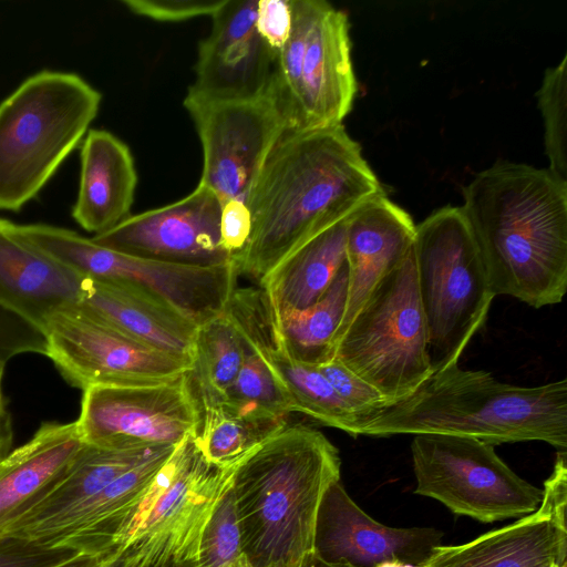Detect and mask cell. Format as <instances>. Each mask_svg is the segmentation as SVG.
<instances>
[{"mask_svg":"<svg viewBox=\"0 0 567 567\" xmlns=\"http://www.w3.org/2000/svg\"><path fill=\"white\" fill-rule=\"evenodd\" d=\"M318 368L341 400L355 414L358 426L389 405V402L380 392L338 359L332 358L318 365Z\"/></svg>","mask_w":567,"mask_h":567,"instance_id":"34","label":"cell"},{"mask_svg":"<svg viewBox=\"0 0 567 567\" xmlns=\"http://www.w3.org/2000/svg\"><path fill=\"white\" fill-rule=\"evenodd\" d=\"M161 449L115 450L85 443L61 482L0 536L38 544L71 511Z\"/></svg>","mask_w":567,"mask_h":567,"instance_id":"26","label":"cell"},{"mask_svg":"<svg viewBox=\"0 0 567 567\" xmlns=\"http://www.w3.org/2000/svg\"><path fill=\"white\" fill-rule=\"evenodd\" d=\"M175 447L161 449L114 480L64 516L38 545L117 559L120 545L138 504Z\"/></svg>","mask_w":567,"mask_h":567,"instance_id":"21","label":"cell"},{"mask_svg":"<svg viewBox=\"0 0 567 567\" xmlns=\"http://www.w3.org/2000/svg\"><path fill=\"white\" fill-rule=\"evenodd\" d=\"M415 228L411 216L385 193L365 202L348 218V296L333 346L380 281L411 252Z\"/></svg>","mask_w":567,"mask_h":567,"instance_id":"20","label":"cell"},{"mask_svg":"<svg viewBox=\"0 0 567 567\" xmlns=\"http://www.w3.org/2000/svg\"><path fill=\"white\" fill-rule=\"evenodd\" d=\"M225 0H123L133 13L161 22H181L213 17Z\"/></svg>","mask_w":567,"mask_h":567,"instance_id":"36","label":"cell"},{"mask_svg":"<svg viewBox=\"0 0 567 567\" xmlns=\"http://www.w3.org/2000/svg\"><path fill=\"white\" fill-rule=\"evenodd\" d=\"M115 560L117 559L109 556H90L78 554L52 567H105Z\"/></svg>","mask_w":567,"mask_h":567,"instance_id":"40","label":"cell"},{"mask_svg":"<svg viewBox=\"0 0 567 567\" xmlns=\"http://www.w3.org/2000/svg\"><path fill=\"white\" fill-rule=\"evenodd\" d=\"M234 466L208 463L194 434L176 445L124 534L118 558L125 567H161L182 559L229 486Z\"/></svg>","mask_w":567,"mask_h":567,"instance_id":"10","label":"cell"},{"mask_svg":"<svg viewBox=\"0 0 567 567\" xmlns=\"http://www.w3.org/2000/svg\"><path fill=\"white\" fill-rule=\"evenodd\" d=\"M83 277L23 239L0 218V307L43 332L58 312L79 303Z\"/></svg>","mask_w":567,"mask_h":567,"instance_id":"22","label":"cell"},{"mask_svg":"<svg viewBox=\"0 0 567 567\" xmlns=\"http://www.w3.org/2000/svg\"><path fill=\"white\" fill-rule=\"evenodd\" d=\"M332 358L380 392L389 405L431 377L413 249L365 300L336 341Z\"/></svg>","mask_w":567,"mask_h":567,"instance_id":"7","label":"cell"},{"mask_svg":"<svg viewBox=\"0 0 567 567\" xmlns=\"http://www.w3.org/2000/svg\"><path fill=\"white\" fill-rule=\"evenodd\" d=\"M462 193L494 296L534 308L559 303L567 290V185L547 169L501 162Z\"/></svg>","mask_w":567,"mask_h":567,"instance_id":"2","label":"cell"},{"mask_svg":"<svg viewBox=\"0 0 567 567\" xmlns=\"http://www.w3.org/2000/svg\"><path fill=\"white\" fill-rule=\"evenodd\" d=\"M292 24L272 86L289 131L341 125L357 80L347 14L323 0H290Z\"/></svg>","mask_w":567,"mask_h":567,"instance_id":"8","label":"cell"},{"mask_svg":"<svg viewBox=\"0 0 567 567\" xmlns=\"http://www.w3.org/2000/svg\"><path fill=\"white\" fill-rule=\"evenodd\" d=\"M184 106L202 144L199 184L220 204L246 202L265 161L288 131L272 79L264 92L246 99L208 100L187 92Z\"/></svg>","mask_w":567,"mask_h":567,"instance_id":"12","label":"cell"},{"mask_svg":"<svg viewBox=\"0 0 567 567\" xmlns=\"http://www.w3.org/2000/svg\"><path fill=\"white\" fill-rule=\"evenodd\" d=\"M188 371L165 381L85 389L76 420L82 440L115 450L178 445L202 420Z\"/></svg>","mask_w":567,"mask_h":567,"instance_id":"13","label":"cell"},{"mask_svg":"<svg viewBox=\"0 0 567 567\" xmlns=\"http://www.w3.org/2000/svg\"><path fill=\"white\" fill-rule=\"evenodd\" d=\"M39 250L82 277L132 284L179 311L197 327L224 313L239 277L234 264L195 266L124 254L73 230L17 225Z\"/></svg>","mask_w":567,"mask_h":567,"instance_id":"9","label":"cell"},{"mask_svg":"<svg viewBox=\"0 0 567 567\" xmlns=\"http://www.w3.org/2000/svg\"><path fill=\"white\" fill-rule=\"evenodd\" d=\"M563 567H567V563L563 565Z\"/></svg>","mask_w":567,"mask_h":567,"instance_id":"48","label":"cell"},{"mask_svg":"<svg viewBox=\"0 0 567 567\" xmlns=\"http://www.w3.org/2000/svg\"><path fill=\"white\" fill-rule=\"evenodd\" d=\"M47 357L72 386L123 385L175 379L190 365L121 333L75 306L45 331Z\"/></svg>","mask_w":567,"mask_h":567,"instance_id":"14","label":"cell"},{"mask_svg":"<svg viewBox=\"0 0 567 567\" xmlns=\"http://www.w3.org/2000/svg\"><path fill=\"white\" fill-rule=\"evenodd\" d=\"M226 567H250L244 556H240L235 561L228 564Z\"/></svg>","mask_w":567,"mask_h":567,"instance_id":"45","label":"cell"},{"mask_svg":"<svg viewBox=\"0 0 567 567\" xmlns=\"http://www.w3.org/2000/svg\"><path fill=\"white\" fill-rule=\"evenodd\" d=\"M101 99L78 74L41 71L0 104V209L38 195L84 140Z\"/></svg>","mask_w":567,"mask_h":567,"instance_id":"5","label":"cell"},{"mask_svg":"<svg viewBox=\"0 0 567 567\" xmlns=\"http://www.w3.org/2000/svg\"><path fill=\"white\" fill-rule=\"evenodd\" d=\"M383 193L342 124L287 131L246 198L251 233L238 275L259 285L303 243Z\"/></svg>","mask_w":567,"mask_h":567,"instance_id":"1","label":"cell"},{"mask_svg":"<svg viewBox=\"0 0 567 567\" xmlns=\"http://www.w3.org/2000/svg\"><path fill=\"white\" fill-rule=\"evenodd\" d=\"M567 563V561H566ZM564 563V564H566ZM564 564H558L557 561H554V560H549V561H546L544 564H540L536 567H563Z\"/></svg>","mask_w":567,"mask_h":567,"instance_id":"46","label":"cell"},{"mask_svg":"<svg viewBox=\"0 0 567 567\" xmlns=\"http://www.w3.org/2000/svg\"><path fill=\"white\" fill-rule=\"evenodd\" d=\"M300 567H354L346 561H328L315 550L309 551L301 560Z\"/></svg>","mask_w":567,"mask_h":567,"instance_id":"41","label":"cell"},{"mask_svg":"<svg viewBox=\"0 0 567 567\" xmlns=\"http://www.w3.org/2000/svg\"><path fill=\"white\" fill-rule=\"evenodd\" d=\"M7 362L0 359V427L11 422V415L8 410V399L3 392V375Z\"/></svg>","mask_w":567,"mask_h":567,"instance_id":"42","label":"cell"},{"mask_svg":"<svg viewBox=\"0 0 567 567\" xmlns=\"http://www.w3.org/2000/svg\"><path fill=\"white\" fill-rule=\"evenodd\" d=\"M443 536L435 528H395L374 520L336 481L319 505L313 550L328 561H346L354 567H377L391 560L422 565L442 544Z\"/></svg>","mask_w":567,"mask_h":567,"instance_id":"18","label":"cell"},{"mask_svg":"<svg viewBox=\"0 0 567 567\" xmlns=\"http://www.w3.org/2000/svg\"><path fill=\"white\" fill-rule=\"evenodd\" d=\"M63 547H44L25 539L0 536V567H52L73 556Z\"/></svg>","mask_w":567,"mask_h":567,"instance_id":"37","label":"cell"},{"mask_svg":"<svg viewBox=\"0 0 567 567\" xmlns=\"http://www.w3.org/2000/svg\"><path fill=\"white\" fill-rule=\"evenodd\" d=\"M241 339L260 357L288 398L292 412L357 437L358 419L318 365L292 357L262 288H236L225 309Z\"/></svg>","mask_w":567,"mask_h":567,"instance_id":"16","label":"cell"},{"mask_svg":"<svg viewBox=\"0 0 567 567\" xmlns=\"http://www.w3.org/2000/svg\"><path fill=\"white\" fill-rule=\"evenodd\" d=\"M413 254L434 373L457 364L495 296L460 207L440 208L416 225Z\"/></svg>","mask_w":567,"mask_h":567,"instance_id":"6","label":"cell"},{"mask_svg":"<svg viewBox=\"0 0 567 567\" xmlns=\"http://www.w3.org/2000/svg\"><path fill=\"white\" fill-rule=\"evenodd\" d=\"M13 429L12 423L0 427V461H2L12 450Z\"/></svg>","mask_w":567,"mask_h":567,"instance_id":"43","label":"cell"},{"mask_svg":"<svg viewBox=\"0 0 567 567\" xmlns=\"http://www.w3.org/2000/svg\"><path fill=\"white\" fill-rule=\"evenodd\" d=\"M250 233L251 216L247 203L241 199L221 203V245L236 268L248 246Z\"/></svg>","mask_w":567,"mask_h":567,"instance_id":"38","label":"cell"},{"mask_svg":"<svg viewBox=\"0 0 567 567\" xmlns=\"http://www.w3.org/2000/svg\"><path fill=\"white\" fill-rule=\"evenodd\" d=\"M338 449L318 430L286 423L235 463L243 556L250 567H300L313 550L326 489L340 481Z\"/></svg>","mask_w":567,"mask_h":567,"instance_id":"3","label":"cell"},{"mask_svg":"<svg viewBox=\"0 0 567 567\" xmlns=\"http://www.w3.org/2000/svg\"><path fill=\"white\" fill-rule=\"evenodd\" d=\"M244 348L243 365L226 392L221 406L255 421L288 422L287 416L292 410L287 395L260 357L245 341Z\"/></svg>","mask_w":567,"mask_h":567,"instance_id":"31","label":"cell"},{"mask_svg":"<svg viewBox=\"0 0 567 567\" xmlns=\"http://www.w3.org/2000/svg\"><path fill=\"white\" fill-rule=\"evenodd\" d=\"M415 493L481 523L520 518L540 505L543 489L519 477L494 445L463 436L415 435Z\"/></svg>","mask_w":567,"mask_h":567,"instance_id":"11","label":"cell"},{"mask_svg":"<svg viewBox=\"0 0 567 567\" xmlns=\"http://www.w3.org/2000/svg\"><path fill=\"white\" fill-rule=\"evenodd\" d=\"M377 567H422L421 565L409 564L400 560L384 561Z\"/></svg>","mask_w":567,"mask_h":567,"instance_id":"44","label":"cell"},{"mask_svg":"<svg viewBox=\"0 0 567 567\" xmlns=\"http://www.w3.org/2000/svg\"><path fill=\"white\" fill-rule=\"evenodd\" d=\"M240 556V532L230 481L192 548L173 567H226Z\"/></svg>","mask_w":567,"mask_h":567,"instance_id":"32","label":"cell"},{"mask_svg":"<svg viewBox=\"0 0 567 567\" xmlns=\"http://www.w3.org/2000/svg\"><path fill=\"white\" fill-rule=\"evenodd\" d=\"M348 218L303 243L260 281L277 313L306 309L326 293L346 264Z\"/></svg>","mask_w":567,"mask_h":567,"instance_id":"27","label":"cell"},{"mask_svg":"<svg viewBox=\"0 0 567 567\" xmlns=\"http://www.w3.org/2000/svg\"><path fill=\"white\" fill-rule=\"evenodd\" d=\"M536 96L544 121L547 171L567 185V54L545 71Z\"/></svg>","mask_w":567,"mask_h":567,"instance_id":"33","label":"cell"},{"mask_svg":"<svg viewBox=\"0 0 567 567\" xmlns=\"http://www.w3.org/2000/svg\"><path fill=\"white\" fill-rule=\"evenodd\" d=\"M221 204L198 183L184 198L130 215L92 239L107 248L166 262L217 266L233 264L220 239Z\"/></svg>","mask_w":567,"mask_h":567,"instance_id":"15","label":"cell"},{"mask_svg":"<svg viewBox=\"0 0 567 567\" xmlns=\"http://www.w3.org/2000/svg\"><path fill=\"white\" fill-rule=\"evenodd\" d=\"M82 142L72 216L83 229L99 235L130 216L137 173L130 148L112 133L90 130Z\"/></svg>","mask_w":567,"mask_h":567,"instance_id":"25","label":"cell"},{"mask_svg":"<svg viewBox=\"0 0 567 567\" xmlns=\"http://www.w3.org/2000/svg\"><path fill=\"white\" fill-rule=\"evenodd\" d=\"M292 24L290 0H258L256 29L276 53L288 40Z\"/></svg>","mask_w":567,"mask_h":567,"instance_id":"39","label":"cell"},{"mask_svg":"<svg viewBox=\"0 0 567 567\" xmlns=\"http://www.w3.org/2000/svg\"><path fill=\"white\" fill-rule=\"evenodd\" d=\"M78 307L140 343L192 367L198 327L153 293L127 282L83 277Z\"/></svg>","mask_w":567,"mask_h":567,"instance_id":"23","label":"cell"},{"mask_svg":"<svg viewBox=\"0 0 567 567\" xmlns=\"http://www.w3.org/2000/svg\"><path fill=\"white\" fill-rule=\"evenodd\" d=\"M567 494L543 488L538 508L461 545H439L422 567H536L567 561Z\"/></svg>","mask_w":567,"mask_h":567,"instance_id":"19","label":"cell"},{"mask_svg":"<svg viewBox=\"0 0 567 567\" xmlns=\"http://www.w3.org/2000/svg\"><path fill=\"white\" fill-rule=\"evenodd\" d=\"M84 446L76 421L43 422L0 461V535L61 482Z\"/></svg>","mask_w":567,"mask_h":567,"instance_id":"24","label":"cell"},{"mask_svg":"<svg viewBox=\"0 0 567 567\" xmlns=\"http://www.w3.org/2000/svg\"><path fill=\"white\" fill-rule=\"evenodd\" d=\"M244 357V341L225 311L198 327L188 375L202 412L223 405Z\"/></svg>","mask_w":567,"mask_h":567,"instance_id":"28","label":"cell"},{"mask_svg":"<svg viewBox=\"0 0 567 567\" xmlns=\"http://www.w3.org/2000/svg\"><path fill=\"white\" fill-rule=\"evenodd\" d=\"M258 0H225L198 44L188 93L208 100L246 99L270 84L277 53L256 29Z\"/></svg>","mask_w":567,"mask_h":567,"instance_id":"17","label":"cell"},{"mask_svg":"<svg viewBox=\"0 0 567 567\" xmlns=\"http://www.w3.org/2000/svg\"><path fill=\"white\" fill-rule=\"evenodd\" d=\"M22 353L47 355V336L32 323L0 307V359L8 362Z\"/></svg>","mask_w":567,"mask_h":567,"instance_id":"35","label":"cell"},{"mask_svg":"<svg viewBox=\"0 0 567 567\" xmlns=\"http://www.w3.org/2000/svg\"><path fill=\"white\" fill-rule=\"evenodd\" d=\"M348 296L347 262L326 293L312 306L277 313V322L292 357L310 365L332 359L336 333L342 322Z\"/></svg>","mask_w":567,"mask_h":567,"instance_id":"29","label":"cell"},{"mask_svg":"<svg viewBox=\"0 0 567 567\" xmlns=\"http://www.w3.org/2000/svg\"><path fill=\"white\" fill-rule=\"evenodd\" d=\"M161 567H173V563H167L166 565L161 566Z\"/></svg>","mask_w":567,"mask_h":567,"instance_id":"47","label":"cell"},{"mask_svg":"<svg viewBox=\"0 0 567 567\" xmlns=\"http://www.w3.org/2000/svg\"><path fill=\"white\" fill-rule=\"evenodd\" d=\"M359 435L442 434L492 445L542 441L567 447V380L519 386L457 364L362 422Z\"/></svg>","mask_w":567,"mask_h":567,"instance_id":"4","label":"cell"},{"mask_svg":"<svg viewBox=\"0 0 567 567\" xmlns=\"http://www.w3.org/2000/svg\"><path fill=\"white\" fill-rule=\"evenodd\" d=\"M286 423L255 421L218 406L202 412L194 441L208 463L226 467L237 463Z\"/></svg>","mask_w":567,"mask_h":567,"instance_id":"30","label":"cell"}]
</instances>
